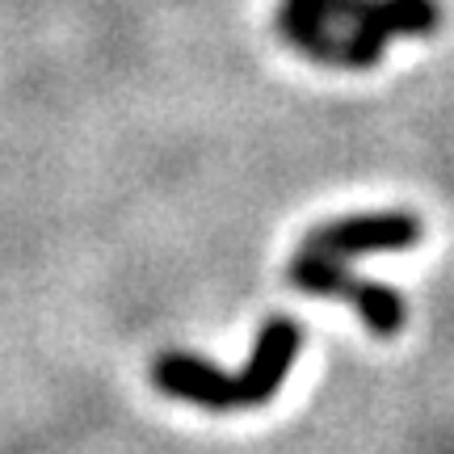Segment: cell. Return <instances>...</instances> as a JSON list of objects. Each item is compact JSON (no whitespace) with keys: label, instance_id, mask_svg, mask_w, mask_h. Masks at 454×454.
<instances>
[{"label":"cell","instance_id":"8992f818","mask_svg":"<svg viewBox=\"0 0 454 454\" xmlns=\"http://www.w3.org/2000/svg\"><path fill=\"white\" fill-rule=\"evenodd\" d=\"M286 278H291L294 291L303 294H345L349 282H354L345 261L325 257V253H308V248H299V257L286 265Z\"/></svg>","mask_w":454,"mask_h":454},{"label":"cell","instance_id":"3957f363","mask_svg":"<svg viewBox=\"0 0 454 454\" xmlns=\"http://www.w3.org/2000/svg\"><path fill=\"white\" fill-rule=\"evenodd\" d=\"M303 349V325L291 316H274L265 320L253 340V354L236 374V387H240V408H261L278 395V387L286 383L294 357Z\"/></svg>","mask_w":454,"mask_h":454},{"label":"cell","instance_id":"6da1fadb","mask_svg":"<svg viewBox=\"0 0 454 454\" xmlns=\"http://www.w3.org/2000/svg\"><path fill=\"white\" fill-rule=\"evenodd\" d=\"M421 236L425 223L412 211H366L311 227L303 248L345 261V257H362V253H404V248H417Z\"/></svg>","mask_w":454,"mask_h":454},{"label":"cell","instance_id":"5b68a950","mask_svg":"<svg viewBox=\"0 0 454 454\" xmlns=\"http://www.w3.org/2000/svg\"><path fill=\"white\" fill-rule=\"evenodd\" d=\"M349 308L362 316V325L371 328L379 340H391L408 320V308H404V294L387 286V282H371V278H354L349 291L340 294Z\"/></svg>","mask_w":454,"mask_h":454},{"label":"cell","instance_id":"7a4b0ae2","mask_svg":"<svg viewBox=\"0 0 454 454\" xmlns=\"http://www.w3.org/2000/svg\"><path fill=\"white\" fill-rule=\"evenodd\" d=\"M337 26H366L383 38H429L442 26L438 0H282Z\"/></svg>","mask_w":454,"mask_h":454},{"label":"cell","instance_id":"277c9868","mask_svg":"<svg viewBox=\"0 0 454 454\" xmlns=\"http://www.w3.org/2000/svg\"><path fill=\"white\" fill-rule=\"evenodd\" d=\"M152 383L185 404H198L207 412H240V387H236V374L219 371L215 362L198 354H160L152 362Z\"/></svg>","mask_w":454,"mask_h":454}]
</instances>
